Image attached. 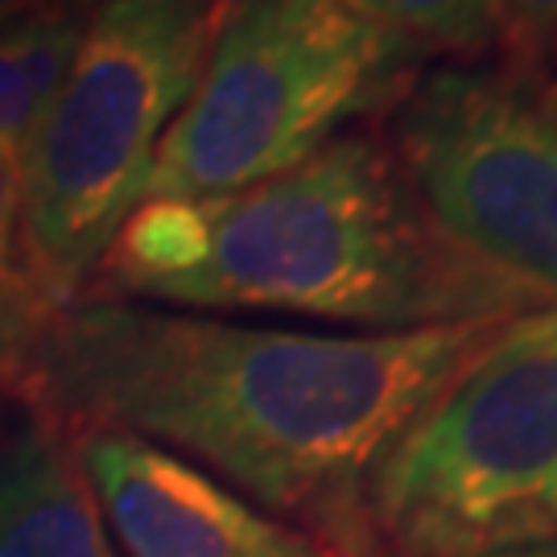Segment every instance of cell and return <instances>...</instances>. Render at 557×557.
Listing matches in <instances>:
<instances>
[{
	"label": "cell",
	"mask_w": 557,
	"mask_h": 557,
	"mask_svg": "<svg viewBox=\"0 0 557 557\" xmlns=\"http://www.w3.org/2000/svg\"><path fill=\"white\" fill-rule=\"evenodd\" d=\"M504 322L319 335L75 301L0 356V388L62 434H137L335 557H368L380 462Z\"/></svg>",
	"instance_id": "obj_1"
},
{
	"label": "cell",
	"mask_w": 557,
	"mask_h": 557,
	"mask_svg": "<svg viewBox=\"0 0 557 557\" xmlns=\"http://www.w3.org/2000/svg\"><path fill=\"white\" fill-rule=\"evenodd\" d=\"M83 301L260 310L363 335L554 306L430 220L380 124H351L301 165L232 195L145 199L120 223Z\"/></svg>",
	"instance_id": "obj_2"
},
{
	"label": "cell",
	"mask_w": 557,
	"mask_h": 557,
	"mask_svg": "<svg viewBox=\"0 0 557 557\" xmlns=\"http://www.w3.org/2000/svg\"><path fill=\"white\" fill-rule=\"evenodd\" d=\"M227 0H100L21 145L17 338L83 301L120 223L145 202L153 153L190 100ZM0 351V356H4Z\"/></svg>",
	"instance_id": "obj_3"
},
{
	"label": "cell",
	"mask_w": 557,
	"mask_h": 557,
	"mask_svg": "<svg viewBox=\"0 0 557 557\" xmlns=\"http://www.w3.org/2000/svg\"><path fill=\"white\" fill-rule=\"evenodd\" d=\"M425 62L347 0H227L145 199H211L277 178L343 128L376 124Z\"/></svg>",
	"instance_id": "obj_4"
},
{
	"label": "cell",
	"mask_w": 557,
	"mask_h": 557,
	"mask_svg": "<svg viewBox=\"0 0 557 557\" xmlns=\"http://www.w3.org/2000/svg\"><path fill=\"white\" fill-rule=\"evenodd\" d=\"M368 557H467L557 541V301L504 322L363 504Z\"/></svg>",
	"instance_id": "obj_5"
},
{
	"label": "cell",
	"mask_w": 557,
	"mask_h": 557,
	"mask_svg": "<svg viewBox=\"0 0 557 557\" xmlns=\"http://www.w3.org/2000/svg\"><path fill=\"white\" fill-rule=\"evenodd\" d=\"M376 124L430 220L462 252L557 301L549 79L499 54L425 62Z\"/></svg>",
	"instance_id": "obj_6"
},
{
	"label": "cell",
	"mask_w": 557,
	"mask_h": 557,
	"mask_svg": "<svg viewBox=\"0 0 557 557\" xmlns=\"http://www.w3.org/2000/svg\"><path fill=\"white\" fill-rule=\"evenodd\" d=\"M75 455L124 557H335L195 462L120 430H83Z\"/></svg>",
	"instance_id": "obj_7"
},
{
	"label": "cell",
	"mask_w": 557,
	"mask_h": 557,
	"mask_svg": "<svg viewBox=\"0 0 557 557\" xmlns=\"http://www.w3.org/2000/svg\"><path fill=\"white\" fill-rule=\"evenodd\" d=\"M0 557H112L71 434L34 409L0 442Z\"/></svg>",
	"instance_id": "obj_8"
},
{
	"label": "cell",
	"mask_w": 557,
	"mask_h": 557,
	"mask_svg": "<svg viewBox=\"0 0 557 557\" xmlns=\"http://www.w3.org/2000/svg\"><path fill=\"white\" fill-rule=\"evenodd\" d=\"M87 13L34 4L0 25V145H25L75 62Z\"/></svg>",
	"instance_id": "obj_9"
},
{
	"label": "cell",
	"mask_w": 557,
	"mask_h": 557,
	"mask_svg": "<svg viewBox=\"0 0 557 557\" xmlns=\"http://www.w3.org/2000/svg\"><path fill=\"white\" fill-rule=\"evenodd\" d=\"M359 17L425 59H487L499 41V0H347Z\"/></svg>",
	"instance_id": "obj_10"
},
{
	"label": "cell",
	"mask_w": 557,
	"mask_h": 557,
	"mask_svg": "<svg viewBox=\"0 0 557 557\" xmlns=\"http://www.w3.org/2000/svg\"><path fill=\"white\" fill-rule=\"evenodd\" d=\"M496 54L529 75H557V0H499Z\"/></svg>",
	"instance_id": "obj_11"
},
{
	"label": "cell",
	"mask_w": 557,
	"mask_h": 557,
	"mask_svg": "<svg viewBox=\"0 0 557 557\" xmlns=\"http://www.w3.org/2000/svg\"><path fill=\"white\" fill-rule=\"evenodd\" d=\"M17 232H21V149L0 145V351L17 338Z\"/></svg>",
	"instance_id": "obj_12"
},
{
	"label": "cell",
	"mask_w": 557,
	"mask_h": 557,
	"mask_svg": "<svg viewBox=\"0 0 557 557\" xmlns=\"http://www.w3.org/2000/svg\"><path fill=\"white\" fill-rule=\"evenodd\" d=\"M467 557H557V541H537V545H508V549H487V554Z\"/></svg>",
	"instance_id": "obj_13"
},
{
	"label": "cell",
	"mask_w": 557,
	"mask_h": 557,
	"mask_svg": "<svg viewBox=\"0 0 557 557\" xmlns=\"http://www.w3.org/2000/svg\"><path fill=\"white\" fill-rule=\"evenodd\" d=\"M29 4H50V9H75V13H87V9H96L100 0H29Z\"/></svg>",
	"instance_id": "obj_14"
},
{
	"label": "cell",
	"mask_w": 557,
	"mask_h": 557,
	"mask_svg": "<svg viewBox=\"0 0 557 557\" xmlns=\"http://www.w3.org/2000/svg\"><path fill=\"white\" fill-rule=\"evenodd\" d=\"M25 9H34V4H29V0H0V25L13 21L17 13H25Z\"/></svg>",
	"instance_id": "obj_15"
},
{
	"label": "cell",
	"mask_w": 557,
	"mask_h": 557,
	"mask_svg": "<svg viewBox=\"0 0 557 557\" xmlns=\"http://www.w3.org/2000/svg\"><path fill=\"white\" fill-rule=\"evenodd\" d=\"M549 100H554V116H557V75L549 79Z\"/></svg>",
	"instance_id": "obj_16"
}]
</instances>
